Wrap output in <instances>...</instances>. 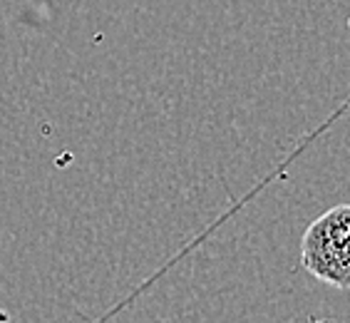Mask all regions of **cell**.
<instances>
[{
	"label": "cell",
	"mask_w": 350,
	"mask_h": 323,
	"mask_svg": "<svg viewBox=\"0 0 350 323\" xmlns=\"http://www.w3.org/2000/svg\"><path fill=\"white\" fill-rule=\"evenodd\" d=\"M301 263L310 276L345 291L350 286V207L321 214L301 239Z\"/></svg>",
	"instance_id": "1"
}]
</instances>
